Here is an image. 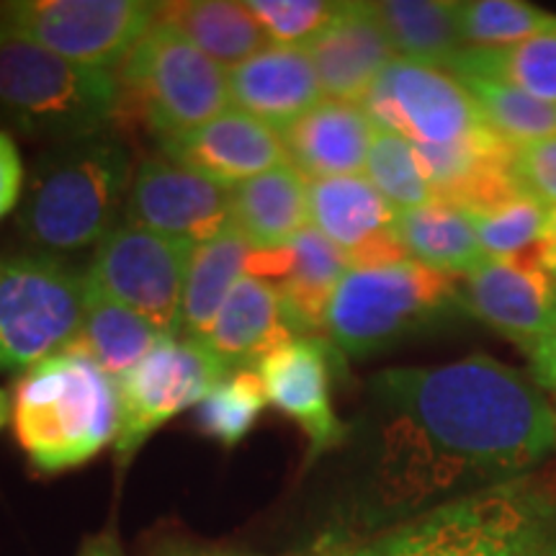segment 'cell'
Returning a JSON list of instances; mask_svg holds the SVG:
<instances>
[{
  "label": "cell",
  "instance_id": "9c48e42d",
  "mask_svg": "<svg viewBox=\"0 0 556 556\" xmlns=\"http://www.w3.org/2000/svg\"><path fill=\"white\" fill-rule=\"evenodd\" d=\"M374 127L417 148H456L497 135L475 96L443 67L394 58L361 101Z\"/></svg>",
  "mask_w": 556,
  "mask_h": 556
},
{
  "label": "cell",
  "instance_id": "b9f144b4",
  "mask_svg": "<svg viewBox=\"0 0 556 556\" xmlns=\"http://www.w3.org/2000/svg\"><path fill=\"white\" fill-rule=\"evenodd\" d=\"M78 556H124V548L111 531L99 533V536L86 539V544L80 546Z\"/></svg>",
  "mask_w": 556,
  "mask_h": 556
},
{
  "label": "cell",
  "instance_id": "8fae6325",
  "mask_svg": "<svg viewBox=\"0 0 556 556\" xmlns=\"http://www.w3.org/2000/svg\"><path fill=\"white\" fill-rule=\"evenodd\" d=\"M193 248L150 229L119 225L96 245L86 283L142 315L168 338H178Z\"/></svg>",
  "mask_w": 556,
  "mask_h": 556
},
{
  "label": "cell",
  "instance_id": "4316f807",
  "mask_svg": "<svg viewBox=\"0 0 556 556\" xmlns=\"http://www.w3.org/2000/svg\"><path fill=\"white\" fill-rule=\"evenodd\" d=\"M168 338L142 315L88 287L83 328L73 343L90 353L111 379L119 384L137 364H142Z\"/></svg>",
  "mask_w": 556,
  "mask_h": 556
},
{
  "label": "cell",
  "instance_id": "277c9868",
  "mask_svg": "<svg viewBox=\"0 0 556 556\" xmlns=\"http://www.w3.org/2000/svg\"><path fill=\"white\" fill-rule=\"evenodd\" d=\"M124 116L111 70L78 65L0 26V124L54 144L111 135Z\"/></svg>",
  "mask_w": 556,
  "mask_h": 556
},
{
  "label": "cell",
  "instance_id": "d6a6232c",
  "mask_svg": "<svg viewBox=\"0 0 556 556\" xmlns=\"http://www.w3.org/2000/svg\"><path fill=\"white\" fill-rule=\"evenodd\" d=\"M366 178L397 214L435 201L415 148L392 131L377 129L366 160Z\"/></svg>",
  "mask_w": 556,
  "mask_h": 556
},
{
  "label": "cell",
  "instance_id": "cb8c5ba5",
  "mask_svg": "<svg viewBox=\"0 0 556 556\" xmlns=\"http://www.w3.org/2000/svg\"><path fill=\"white\" fill-rule=\"evenodd\" d=\"M250 253H253V245L232 225L217 238L193 248L184 304H180V332H184V338H208L227 296L245 276Z\"/></svg>",
  "mask_w": 556,
  "mask_h": 556
},
{
  "label": "cell",
  "instance_id": "ffe728a7",
  "mask_svg": "<svg viewBox=\"0 0 556 556\" xmlns=\"http://www.w3.org/2000/svg\"><path fill=\"white\" fill-rule=\"evenodd\" d=\"M278 135L299 176L325 180L358 176L366 168L377 127L361 103L328 99Z\"/></svg>",
  "mask_w": 556,
  "mask_h": 556
},
{
  "label": "cell",
  "instance_id": "d4e9b609",
  "mask_svg": "<svg viewBox=\"0 0 556 556\" xmlns=\"http://www.w3.org/2000/svg\"><path fill=\"white\" fill-rule=\"evenodd\" d=\"M397 235L409 261L438 274L469 276L486 261L469 212L448 201L435 199L397 214Z\"/></svg>",
  "mask_w": 556,
  "mask_h": 556
},
{
  "label": "cell",
  "instance_id": "60d3db41",
  "mask_svg": "<svg viewBox=\"0 0 556 556\" xmlns=\"http://www.w3.org/2000/svg\"><path fill=\"white\" fill-rule=\"evenodd\" d=\"M536 261L556 278V206L548 208L544 232L536 242Z\"/></svg>",
  "mask_w": 556,
  "mask_h": 556
},
{
  "label": "cell",
  "instance_id": "484cf974",
  "mask_svg": "<svg viewBox=\"0 0 556 556\" xmlns=\"http://www.w3.org/2000/svg\"><path fill=\"white\" fill-rule=\"evenodd\" d=\"M157 21L178 29L206 58L229 70L268 47L266 31L261 29L245 3H229V0L160 3Z\"/></svg>",
  "mask_w": 556,
  "mask_h": 556
},
{
  "label": "cell",
  "instance_id": "8d00e7d4",
  "mask_svg": "<svg viewBox=\"0 0 556 556\" xmlns=\"http://www.w3.org/2000/svg\"><path fill=\"white\" fill-rule=\"evenodd\" d=\"M291 556H402L400 539L394 528L371 539H351L340 533H325L315 544Z\"/></svg>",
  "mask_w": 556,
  "mask_h": 556
},
{
  "label": "cell",
  "instance_id": "4dcf8cb0",
  "mask_svg": "<svg viewBox=\"0 0 556 556\" xmlns=\"http://www.w3.org/2000/svg\"><path fill=\"white\" fill-rule=\"evenodd\" d=\"M266 405L268 400L258 374L253 368H240V371H229L199 402L193 422L199 433L222 443L225 448H235L255 428Z\"/></svg>",
  "mask_w": 556,
  "mask_h": 556
},
{
  "label": "cell",
  "instance_id": "ab89813d",
  "mask_svg": "<svg viewBox=\"0 0 556 556\" xmlns=\"http://www.w3.org/2000/svg\"><path fill=\"white\" fill-rule=\"evenodd\" d=\"M150 556H261L253 552H242V548H225V546H204L193 544V541H163L152 548Z\"/></svg>",
  "mask_w": 556,
  "mask_h": 556
},
{
  "label": "cell",
  "instance_id": "f546056e",
  "mask_svg": "<svg viewBox=\"0 0 556 556\" xmlns=\"http://www.w3.org/2000/svg\"><path fill=\"white\" fill-rule=\"evenodd\" d=\"M475 96L486 124L505 142L528 144L556 135V103L533 99L505 83L479 78V75H454Z\"/></svg>",
  "mask_w": 556,
  "mask_h": 556
},
{
  "label": "cell",
  "instance_id": "f35d334b",
  "mask_svg": "<svg viewBox=\"0 0 556 556\" xmlns=\"http://www.w3.org/2000/svg\"><path fill=\"white\" fill-rule=\"evenodd\" d=\"M528 358H531L533 381H536L539 387L556 389V317L554 325L546 332V338L528 353Z\"/></svg>",
  "mask_w": 556,
  "mask_h": 556
},
{
  "label": "cell",
  "instance_id": "44dd1931",
  "mask_svg": "<svg viewBox=\"0 0 556 556\" xmlns=\"http://www.w3.org/2000/svg\"><path fill=\"white\" fill-rule=\"evenodd\" d=\"M294 338L274 283L242 276L204 343L225 361L229 371L258 366L268 353Z\"/></svg>",
  "mask_w": 556,
  "mask_h": 556
},
{
  "label": "cell",
  "instance_id": "ba28073f",
  "mask_svg": "<svg viewBox=\"0 0 556 556\" xmlns=\"http://www.w3.org/2000/svg\"><path fill=\"white\" fill-rule=\"evenodd\" d=\"M86 274L54 255H18L0 266V374L29 371L78 338Z\"/></svg>",
  "mask_w": 556,
  "mask_h": 556
},
{
  "label": "cell",
  "instance_id": "7bdbcfd3",
  "mask_svg": "<svg viewBox=\"0 0 556 556\" xmlns=\"http://www.w3.org/2000/svg\"><path fill=\"white\" fill-rule=\"evenodd\" d=\"M11 417H13V397L9 389L0 387V430L9 426Z\"/></svg>",
  "mask_w": 556,
  "mask_h": 556
},
{
  "label": "cell",
  "instance_id": "7a4b0ae2",
  "mask_svg": "<svg viewBox=\"0 0 556 556\" xmlns=\"http://www.w3.org/2000/svg\"><path fill=\"white\" fill-rule=\"evenodd\" d=\"M11 397L13 433L39 475L83 467L119 435V384L78 343L29 368Z\"/></svg>",
  "mask_w": 556,
  "mask_h": 556
},
{
  "label": "cell",
  "instance_id": "7c38bea8",
  "mask_svg": "<svg viewBox=\"0 0 556 556\" xmlns=\"http://www.w3.org/2000/svg\"><path fill=\"white\" fill-rule=\"evenodd\" d=\"M229 374L204 340L165 338L119 381L122 428L114 451L122 467L160 426L199 405Z\"/></svg>",
  "mask_w": 556,
  "mask_h": 556
},
{
  "label": "cell",
  "instance_id": "e575fe53",
  "mask_svg": "<svg viewBox=\"0 0 556 556\" xmlns=\"http://www.w3.org/2000/svg\"><path fill=\"white\" fill-rule=\"evenodd\" d=\"M248 11L266 31L270 45L307 47L336 18L343 3L325 0H250Z\"/></svg>",
  "mask_w": 556,
  "mask_h": 556
},
{
  "label": "cell",
  "instance_id": "30bf717a",
  "mask_svg": "<svg viewBox=\"0 0 556 556\" xmlns=\"http://www.w3.org/2000/svg\"><path fill=\"white\" fill-rule=\"evenodd\" d=\"M142 0H16L0 3V26L78 65L111 70L157 24Z\"/></svg>",
  "mask_w": 556,
  "mask_h": 556
},
{
  "label": "cell",
  "instance_id": "5b68a950",
  "mask_svg": "<svg viewBox=\"0 0 556 556\" xmlns=\"http://www.w3.org/2000/svg\"><path fill=\"white\" fill-rule=\"evenodd\" d=\"M394 531L402 556H556V492L523 477L428 507Z\"/></svg>",
  "mask_w": 556,
  "mask_h": 556
},
{
  "label": "cell",
  "instance_id": "2e32d148",
  "mask_svg": "<svg viewBox=\"0 0 556 556\" xmlns=\"http://www.w3.org/2000/svg\"><path fill=\"white\" fill-rule=\"evenodd\" d=\"M268 405L294 420L312 454L343 443L345 426L332 407V343L294 336L255 366Z\"/></svg>",
  "mask_w": 556,
  "mask_h": 556
},
{
  "label": "cell",
  "instance_id": "52a82bcc",
  "mask_svg": "<svg viewBox=\"0 0 556 556\" xmlns=\"http://www.w3.org/2000/svg\"><path fill=\"white\" fill-rule=\"evenodd\" d=\"M116 78L124 114L135 111L160 144L204 127L232 103L227 70L163 21L127 54Z\"/></svg>",
  "mask_w": 556,
  "mask_h": 556
},
{
  "label": "cell",
  "instance_id": "603a6c76",
  "mask_svg": "<svg viewBox=\"0 0 556 556\" xmlns=\"http://www.w3.org/2000/svg\"><path fill=\"white\" fill-rule=\"evenodd\" d=\"M348 270L343 253L312 225L291 242L287 274L274 283L291 330L325 328L330 302Z\"/></svg>",
  "mask_w": 556,
  "mask_h": 556
},
{
  "label": "cell",
  "instance_id": "d6986e66",
  "mask_svg": "<svg viewBox=\"0 0 556 556\" xmlns=\"http://www.w3.org/2000/svg\"><path fill=\"white\" fill-rule=\"evenodd\" d=\"M229 101L242 114L281 131L323 101V88L304 47L268 45L229 70Z\"/></svg>",
  "mask_w": 556,
  "mask_h": 556
},
{
  "label": "cell",
  "instance_id": "836d02e7",
  "mask_svg": "<svg viewBox=\"0 0 556 556\" xmlns=\"http://www.w3.org/2000/svg\"><path fill=\"white\" fill-rule=\"evenodd\" d=\"M469 217L475 222L486 258H507V255L523 253V248L539 242L548 208L528 197L526 191H518L510 199L500 201L484 212L469 214Z\"/></svg>",
  "mask_w": 556,
  "mask_h": 556
},
{
  "label": "cell",
  "instance_id": "9a60e30c",
  "mask_svg": "<svg viewBox=\"0 0 556 556\" xmlns=\"http://www.w3.org/2000/svg\"><path fill=\"white\" fill-rule=\"evenodd\" d=\"M464 304L500 336L531 353L556 317V278L536 255L486 258L467 276Z\"/></svg>",
  "mask_w": 556,
  "mask_h": 556
},
{
  "label": "cell",
  "instance_id": "8992f818",
  "mask_svg": "<svg viewBox=\"0 0 556 556\" xmlns=\"http://www.w3.org/2000/svg\"><path fill=\"white\" fill-rule=\"evenodd\" d=\"M462 299L451 276L415 261L348 270L330 302L325 330L336 351L371 356L428 330Z\"/></svg>",
  "mask_w": 556,
  "mask_h": 556
},
{
  "label": "cell",
  "instance_id": "ac0fdd59",
  "mask_svg": "<svg viewBox=\"0 0 556 556\" xmlns=\"http://www.w3.org/2000/svg\"><path fill=\"white\" fill-rule=\"evenodd\" d=\"M178 163L214 184L235 189L250 178L287 165L281 135L242 111H225L186 137L160 144Z\"/></svg>",
  "mask_w": 556,
  "mask_h": 556
},
{
  "label": "cell",
  "instance_id": "1f68e13d",
  "mask_svg": "<svg viewBox=\"0 0 556 556\" xmlns=\"http://www.w3.org/2000/svg\"><path fill=\"white\" fill-rule=\"evenodd\" d=\"M462 37L469 47H505L556 31V16L520 0H469L458 3Z\"/></svg>",
  "mask_w": 556,
  "mask_h": 556
},
{
  "label": "cell",
  "instance_id": "83f0119b",
  "mask_svg": "<svg viewBox=\"0 0 556 556\" xmlns=\"http://www.w3.org/2000/svg\"><path fill=\"white\" fill-rule=\"evenodd\" d=\"M397 58L446 70L467 47L458 3L446 0H384L374 3Z\"/></svg>",
  "mask_w": 556,
  "mask_h": 556
},
{
  "label": "cell",
  "instance_id": "74e56055",
  "mask_svg": "<svg viewBox=\"0 0 556 556\" xmlns=\"http://www.w3.org/2000/svg\"><path fill=\"white\" fill-rule=\"evenodd\" d=\"M24 191V160L11 131L0 129V219L9 217Z\"/></svg>",
  "mask_w": 556,
  "mask_h": 556
},
{
  "label": "cell",
  "instance_id": "3957f363",
  "mask_svg": "<svg viewBox=\"0 0 556 556\" xmlns=\"http://www.w3.org/2000/svg\"><path fill=\"white\" fill-rule=\"evenodd\" d=\"M131 178V157L116 137L52 144L39 155L21 201V235L58 255L99 245L114 229Z\"/></svg>",
  "mask_w": 556,
  "mask_h": 556
},
{
  "label": "cell",
  "instance_id": "4fadbf2b",
  "mask_svg": "<svg viewBox=\"0 0 556 556\" xmlns=\"http://www.w3.org/2000/svg\"><path fill=\"white\" fill-rule=\"evenodd\" d=\"M127 225L150 229L168 240L201 245L232 225L229 189L165 152L148 155L139 160L131 178Z\"/></svg>",
  "mask_w": 556,
  "mask_h": 556
},
{
  "label": "cell",
  "instance_id": "d590c367",
  "mask_svg": "<svg viewBox=\"0 0 556 556\" xmlns=\"http://www.w3.org/2000/svg\"><path fill=\"white\" fill-rule=\"evenodd\" d=\"M513 170L528 197L541 201L546 208L556 206V135L518 144Z\"/></svg>",
  "mask_w": 556,
  "mask_h": 556
},
{
  "label": "cell",
  "instance_id": "5bb4252c",
  "mask_svg": "<svg viewBox=\"0 0 556 556\" xmlns=\"http://www.w3.org/2000/svg\"><path fill=\"white\" fill-rule=\"evenodd\" d=\"M309 222L343 253L351 270L409 261L397 235V212L366 176L312 180Z\"/></svg>",
  "mask_w": 556,
  "mask_h": 556
},
{
  "label": "cell",
  "instance_id": "f1b7e54d",
  "mask_svg": "<svg viewBox=\"0 0 556 556\" xmlns=\"http://www.w3.org/2000/svg\"><path fill=\"white\" fill-rule=\"evenodd\" d=\"M451 75H479L556 103V31L505 47H464L446 67Z\"/></svg>",
  "mask_w": 556,
  "mask_h": 556
},
{
  "label": "cell",
  "instance_id": "6da1fadb",
  "mask_svg": "<svg viewBox=\"0 0 556 556\" xmlns=\"http://www.w3.org/2000/svg\"><path fill=\"white\" fill-rule=\"evenodd\" d=\"M381 413L377 490L389 510L475 495L546 462L556 413L536 381L490 356L387 368L371 379Z\"/></svg>",
  "mask_w": 556,
  "mask_h": 556
},
{
  "label": "cell",
  "instance_id": "7402d4cb",
  "mask_svg": "<svg viewBox=\"0 0 556 556\" xmlns=\"http://www.w3.org/2000/svg\"><path fill=\"white\" fill-rule=\"evenodd\" d=\"M229 208L253 250H278L309 227V184L281 165L229 189Z\"/></svg>",
  "mask_w": 556,
  "mask_h": 556
},
{
  "label": "cell",
  "instance_id": "e0dca14e",
  "mask_svg": "<svg viewBox=\"0 0 556 556\" xmlns=\"http://www.w3.org/2000/svg\"><path fill=\"white\" fill-rule=\"evenodd\" d=\"M330 101L361 103L381 70L397 58L374 3H343L336 18L304 47Z\"/></svg>",
  "mask_w": 556,
  "mask_h": 556
}]
</instances>
